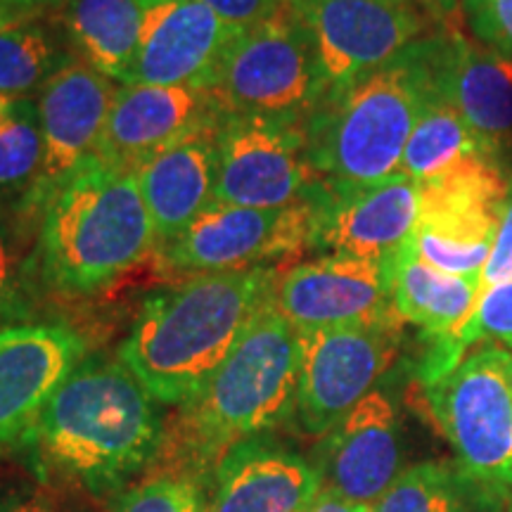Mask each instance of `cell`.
<instances>
[{
  "instance_id": "7402d4cb",
  "label": "cell",
  "mask_w": 512,
  "mask_h": 512,
  "mask_svg": "<svg viewBox=\"0 0 512 512\" xmlns=\"http://www.w3.org/2000/svg\"><path fill=\"white\" fill-rule=\"evenodd\" d=\"M209 512H302L320 491L316 465L254 437L230 448L214 467Z\"/></svg>"
},
{
  "instance_id": "6da1fadb",
  "label": "cell",
  "mask_w": 512,
  "mask_h": 512,
  "mask_svg": "<svg viewBox=\"0 0 512 512\" xmlns=\"http://www.w3.org/2000/svg\"><path fill=\"white\" fill-rule=\"evenodd\" d=\"M273 266L200 273L150 294L119 349V361L157 403L181 406L216 373L278 283Z\"/></svg>"
},
{
  "instance_id": "277c9868",
  "label": "cell",
  "mask_w": 512,
  "mask_h": 512,
  "mask_svg": "<svg viewBox=\"0 0 512 512\" xmlns=\"http://www.w3.org/2000/svg\"><path fill=\"white\" fill-rule=\"evenodd\" d=\"M38 235L43 278L64 294L117 283L157 249L136 174L91 159L46 202Z\"/></svg>"
},
{
  "instance_id": "4316f807",
  "label": "cell",
  "mask_w": 512,
  "mask_h": 512,
  "mask_svg": "<svg viewBox=\"0 0 512 512\" xmlns=\"http://www.w3.org/2000/svg\"><path fill=\"white\" fill-rule=\"evenodd\" d=\"M67 57L53 31L31 17L0 29V93L27 98Z\"/></svg>"
},
{
  "instance_id": "f1b7e54d",
  "label": "cell",
  "mask_w": 512,
  "mask_h": 512,
  "mask_svg": "<svg viewBox=\"0 0 512 512\" xmlns=\"http://www.w3.org/2000/svg\"><path fill=\"white\" fill-rule=\"evenodd\" d=\"M43 166V133L38 105L17 98L12 112L0 121V200H29Z\"/></svg>"
},
{
  "instance_id": "ba28073f",
  "label": "cell",
  "mask_w": 512,
  "mask_h": 512,
  "mask_svg": "<svg viewBox=\"0 0 512 512\" xmlns=\"http://www.w3.org/2000/svg\"><path fill=\"white\" fill-rule=\"evenodd\" d=\"M512 188V169L484 157L420 185V216L408 245L439 271L479 278Z\"/></svg>"
},
{
  "instance_id": "83f0119b",
  "label": "cell",
  "mask_w": 512,
  "mask_h": 512,
  "mask_svg": "<svg viewBox=\"0 0 512 512\" xmlns=\"http://www.w3.org/2000/svg\"><path fill=\"white\" fill-rule=\"evenodd\" d=\"M482 342L503 344L512 351V280L482 292L477 309L451 342L432 344L420 366V382L427 384L448 373L470 349Z\"/></svg>"
},
{
  "instance_id": "3957f363",
  "label": "cell",
  "mask_w": 512,
  "mask_h": 512,
  "mask_svg": "<svg viewBox=\"0 0 512 512\" xmlns=\"http://www.w3.org/2000/svg\"><path fill=\"white\" fill-rule=\"evenodd\" d=\"M157 401L121 361L83 358L48 401L27 444L38 463L100 494L159 458Z\"/></svg>"
},
{
  "instance_id": "484cf974",
  "label": "cell",
  "mask_w": 512,
  "mask_h": 512,
  "mask_svg": "<svg viewBox=\"0 0 512 512\" xmlns=\"http://www.w3.org/2000/svg\"><path fill=\"white\" fill-rule=\"evenodd\" d=\"M498 159L482 138L467 126L456 107L432 86L415 128L403 150L401 171L418 185L458 169L472 159ZM503 162V159H498ZM505 164V162H503ZM508 166V164H505ZM512 169V166H510Z\"/></svg>"
},
{
  "instance_id": "7c38bea8",
  "label": "cell",
  "mask_w": 512,
  "mask_h": 512,
  "mask_svg": "<svg viewBox=\"0 0 512 512\" xmlns=\"http://www.w3.org/2000/svg\"><path fill=\"white\" fill-rule=\"evenodd\" d=\"M311 235V202L285 209L211 204L159 252L166 266L183 273L249 271L304 254Z\"/></svg>"
},
{
  "instance_id": "30bf717a",
  "label": "cell",
  "mask_w": 512,
  "mask_h": 512,
  "mask_svg": "<svg viewBox=\"0 0 512 512\" xmlns=\"http://www.w3.org/2000/svg\"><path fill=\"white\" fill-rule=\"evenodd\" d=\"M403 320L297 332V413L309 434L325 437L361 403L399 356Z\"/></svg>"
},
{
  "instance_id": "836d02e7",
  "label": "cell",
  "mask_w": 512,
  "mask_h": 512,
  "mask_svg": "<svg viewBox=\"0 0 512 512\" xmlns=\"http://www.w3.org/2000/svg\"><path fill=\"white\" fill-rule=\"evenodd\" d=\"M512 280V188L505 202L501 223H498L494 247H491L489 259L479 275V287L482 292L491 290V287L510 283Z\"/></svg>"
},
{
  "instance_id": "f546056e",
  "label": "cell",
  "mask_w": 512,
  "mask_h": 512,
  "mask_svg": "<svg viewBox=\"0 0 512 512\" xmlns=\"http://www.w3.org/2000/svg\"><path fill=\"white\" fill-rule=\"evenodd\" d=\"M112 512H209V501L195 475L164 472L124 491Z\"/></svg>"
},
{
  "instance_id": "ac0fdd59",
  "label": "cell",
  "mask_w": 512,
  "mask_h": 512,
  "mask_svg": "<svg viewBox=\"0 0 512 512\" xmlns=\"http://www.w3.org/2000/svg\"><path fill=\"white\" fill-rule=\"evenodd\" d=\"M320 486L373 505L403 472L401 422L394 401L375 389L325 434L316 465Z\"/></svg>"
},
{
  "instance_id": "d6986e66",
  "label": "cell",
  "mask_w": 512,
  "mask_h": 512,
  "mask_svg": "<svg viewBox=\"0 0 512 512\" xmlns=\"http://www.w3.org/2000/svg\"><path fill=\"white\" fill-rule=\"evenodd\" d=\"M233 34L195 0H152L124 83L204 88Z\"/></svg>"
},
{
  "instance_id": "cb8c5ba5",
  "label": "cell",
  "mask_w": 512,
  "mask_h": 512,
  "mask_svg": "<svg viewBox=\"0 0 512 512\" xmlns=\"http://www.w3.org/2000/svg\"><path fill=\"white\" fill-rule=\"evenodd\" d=\"M152 0H62V24L83 62L124 83Z\"/></svg>"
},
{
  "instance_id": "ffe728a7",
  "label": "cell",
  "mask_w": 512,
  "mask_h": 512,
  "mask_svg": "<svg viewBox=\"0 0 512 512\" xmlns=\"http://www.w3.org/2000/svg\"><path fill=\"white\" fill-rule=\"evenodd\" d=\"M209 112L202 88L119 83L95 159L136 174Z\"/></svg>"
},
{
  "instance_id": "7a4b0ae2",
  "label": "cell",
  "mask_w": 512,
  "mask_h": 512,
  "mask_svg": "<svg viewBox=\"0 0 512 512\" xmlns=\"http://www.w3.org/2000/svg\"><path fill=\"white\" fill-rule=\"evenodd\" d=\"M297 330L273 294L249 318L226 361L164 425L159 458L185 475L216 467L230 448L261 437L297 408Z\"/></svg>"
},
{
  "instance_id": "5bb4252c",
  "label": "cell",
  "mask_w": 512,
  "mask_h": 512,
  "mask_svg": "<svg viewBox=\"0 0 512 512\" xmlns=\"http://www.w3.org/2000/svg\"><path fill=\"white\" fill-rule=\"evenodd\" d=\"M114 93L117 81L83 62L79 55H69L43 83L36 102L43 133V166L24 207H46L50 195L95 157Z\"/></svg>"
},
{
  "instance_id": "8d00e7d4",
  "label": "cell",
  "mask_w": 512,
  "mask_h": 512,
  "mask_svg": "<svg viewBox=\"0 0 512 512\" xmlns=\"http://www.w3.org/2000/svg\"><path fill=\"white\" fill-rule=\"evenodd\" d=\"M0 512H53L46 498L31 494H12L0 498Z\"/></svg>"
},
{
  "instance_id": "8fae6325",
  "label": "cell",
  "mask_w": 512,
  "mask_h": 512,
  "mask_svg": "<svg viewBox=\"0 0 512 512\" xmlns=\"http://www.w3.org/2000/svg\"><path fill=\"white\" fill-rule=\"evenodd\" d=\"M316 50L328 93L373 74L441 29L406 0H290Z\"/></svg>"
},
{
  "instance_id": "1f68e13d",
  "label": "cell",
  "mask_w": 512,
  "mask_h": 512,
  "mask_svg": "<svg viewBox=\"0 0 512 512\" xmlns=\"http://www.w3.org/2000/svg\"><path fill=\"white\" fill-rule=\"evenodd\" d=\"M460 17L472 38L512 60V0H460Z\"/></svg>"
},
{
  "instance_id": "2e32d148",
  "label": "cell",
  "mask_w": 512,
  "mask_h": 512,
  "mask_svg": "<svg viewBox=\"0 0 512 512\" xmlns=\"http://www.w3.org/2000/svg\"><path fill=\"white\" fill-rule=\"evenodd\" d=\"M86 356L74 330L17 323L0 330V453L27 444L48 401Z\"/></svg>"
},
{
  "instance_id": "9a60e30c",
  "label": "cell",
  "mask_w": 512,
  "mask_h": 512,
  "mask_svg": "<svg viewBox=\"0 0 512 512\" xmlns=\"http://www.w3.org/2000/svg\"><path fill=\"white\" fill-rule=\"evenodd\" d=\"M273 302L297 332L401 320L387 264L351 256L328 254L287 268Z\"/></svg>"
},
{
  "instance_id": "d590c367",
  "label": "cell",
  "mask_w": 512,
  "mask_h": 512,
  "mask_svg": "<svg viewBox=\"0 0 512 512\" xmlns=\"http://www.w3.org/2000/svg\"><path fill=\"white\" fill-rule=\"evenodd\" d=\"M406 3H411L425 12V15H430L439 27L460 22V0H406Z\"/></svg>"
},
{
  "instance_id": "8992f818",
  "label": "cell",
  "mask_w": 512,
  "mask_h": 512,
  "mask_svg": "<svg viewBox=\"0 0 512 512\" xmlns=\"http://www.w3.org/2000/svg\"><path fill=\"white\" fill-rule=\"evenodd\" d=\"M202 91L219 117H261L304 126L328 95L309 31L292 5L235 31Z\"/></svg>"
},
{
  "instance_id": "f35d334b",
  "label": "cell",
  "mask_w": 512,
  "mask_h": 512,
  "mask_svg": "<svg viewBox=\"0 0 512 512\" xmlns=\"http://www.w3.org/2000/svg\"><path fill=\"white\" fill-rule=\"evenodd\" d=\"M24 19H29V12H22V10H15L10 8V5L0 3V29L10 27V24H17V22H24Z\"/></svg>"
},
{
  "instance_id": "44dd1931",
  "label": "cell",
  "mask_w": 512,
  "mask_h": 512,
  "mask_svg": "<svg viewBox=\"0 0 512 512\" xmlns=\"http://www.w3.org/2000/svg\"><path fill=\"white\" fill-rule=\"evenodd\" d=\"M216 138L219 114L209 112L136 171L140 195L155 226L157 249L214 204Z\"/></svg>"
},
{
  "instance_id": "ab89813d",
  "label": "cell",
  "mask_w": 512,
  "mask_h": 512,
  "mask_svg": "<svg viewBox=\"0 0 512 512\" xmlns=\"http://www.w3.org/2000/svg\"><path fill=\"white\" fill-rule=\"evenodd\" d=\"M17 98H10V95H3L0 93V121H3L8 114L12 112V107H15Z\"/></svg>"
},
{
  "instance_id": "e575fe53",
  "label": "cell",
  "mask_w": 512,
  "mask_h": 512,
  "mask_svg": "<svg viewBox=\"0 0 512 512\" xmlns=\"http://www.w3.org/2000/svg\"><path fill=\"white\" fill-rule=\"evenodd\" d=\"M302 512H373V508H370V505L351 501V498H344L335 494V491L320 486L318 494L304 505Z\"/></svg>"
},
{
  "instance_id": "e0dca14e",
  "label": "cell",
  "mask_w": 512,
  "mask_h": 512,
  "mask_svg": "<svg viewBox=\"0 0 512 512\" xmlns=\"http://www.w3.org/2000/svg\"><path fill=\"white\" fill-rule=\"evenodd\" d=\"M432 86L498 159L512 166V60L470 38L460 22L430 38Z\"/></svg>"
},
{
  "instance_id": "d6a6232c",
  "label": "cell",
  "mask_w": 512,
  "mask_h": 512,
  "mask_svg": "<svg viewBox=\"0 0 512 512\" xmlns=\"http://www.w3.org/2000/svg\"><path fill=\"white\" fill-rule=\"evenodd\" d=\"M214 12L228 29L242 31L264 22L290 5V0H195Z\"/></svg>"
},
{
  "instance_id": "5b68a950",
  "label": "cell",
  "mask_w": 512,
  "mask_h": 512,
  "mask_svg": "<svg viewBox=\"0 0 512 512\" xmlns=\"http://www.w3.org/2000/svg\"><path fill=\"white\" fill-rule=\"evenodd\" d=\"M430 38L328 93L316 107L304 131L313 169L325 183L368 185L399 174L403 150L432 91Z\"/></svg>"
},
{
  "instance_id": "74e56055",
  "label": "cell",
  "mask_w": 512,
  "mask_h": 512,
  "mask_svg": "<svg viewBox=\"0 0 512 512\" xmlns=\"http://www.w3.org/2000/svg\"><path fill=\"white\" fill-rule=\"evenodd\" d=\"M0 3L10 5V8L22 10V12H31L38 8H46V5H60L62 0H0Z\"/></svg>"
},
{
  "instance_id": "d4e9b609",
  "label": "cell",
  "mask_w": 512,
  "mask_h": 512,
  "mask_svg": "<svg viewBox=\"0 0 512 512\" xmlns=\"http://www.w3.org/2000/svg\"><path fill=\"white\" fill-rule=\"evenodd\" d=\"M373 512H512V503L444 458L403 467Z\"/></svg>"
},
{
  "instance_id": "52a82bcc",
  "label": "cell",
  "mask_w": 512,
  "mask_h": 512,
  "mask_svg": "<svg viewBox=\"0 0 512 512\" xmlns=\"http://www.w3.org/2000/svg\"><path fill=\"white\" fill-rule=\"evenodd\" d=\"M422 387L458 465L512 503V351L482 342Z\"/></svg>"
},
{
  "instance_id": "603a6c76",
  "label": "cell",
  "mask_w": 512,
  "mask_h": 512,
  "mask_svg": "<svg viewBox=\"0 0 512 512\" xmlns=\"http://www.w3.org/2000/svg\"><path fill=\"white\" fill-rule=\"evenodd\" d=\"M387 271L401 320L415 325L430 347L451 342L465 328L482 297L479 278L453 275L425 264L408 242L387 261Z\"/></svg>"
},
{
  "instance_id": "4dcf8cb0",
  "label": "cell",
  "mask_w": 512,
  "mask_h": 512,
  "mask_svg": "<svg viewBox=\"0 0 512 512\" xmlns=\"http://www.w3.org/2000/svg\"><path fill=\"white\" fill-rule=\"evenodd\" d=\"M19 240L10 223L0 219V330L17 325L27 311V273Z\"/></svg>"
},
{
  "instance_id": "9c48e42d",
  "label": "cell",
  "mask_w": 512,
  "mask_h": 512,
  "mask_svg": "<svg viewBox=\"0 0 512 512\" xmlns=\"http://www.w3.org/2000/svg\"><path fill=\"white\" fill-rule=\"evenodd\" d=\"M304 124L261 117H219L214 204L285 209L323 188Z\"/></svg>"
},
{
  "instance_id": "4fadbf2b",
  "label": "cell",
  "mask_w": 512,
  "mask_h": 512,
  "mask_svg": "<svg viewBox=\"0 0 512 512\" xmlns=\"http://www.w3.org/2000/svg\"><path fill=\"white\" fill-rule=\"evenodd\" d=\"M311 209V249L387 264L418 226L420 185L403 171L368 185L323 183Z\"/></svg>"
}]
</instances>
